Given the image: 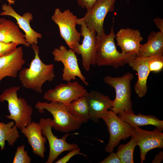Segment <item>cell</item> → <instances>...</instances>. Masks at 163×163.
Instances as JSON below:
<instances>
[{
  "mask_svg": "<svg viewBox=\"0 0 163 163\" xmlns=\"http://www.w3.org/2000/svg\"><path fill=\"white\" fill-rule=\"evenodd\" d=\"M34 53L29 68L21 69L19 76L24 87L33 90L40 93L42 92V87L44 82L52 81L55 77L53 64H46L42 61L39 56V47L37 44L31 45Z\"/></svg>",
  "mask_w": 163,
  "mask_h": 163,
  "instance_id": "1",
  "label": "cell"
},
{
  "mask_svg": "<svg viewBox=\"0 0 163 163\" xmlns=\"http://www.w3.org/2000/svg\"><path fill=\"white\" fill-rule=\"evenodd\" d=\"M112 25L110 33H104L97 39L95 65L98 66H112L118 68L128 64L136 56V54H123L119 52L116 46L114 38L115 35Z\"/></svg>",
  "mask_w": 163,
  "mask_h": 163,
  "instance_id": "2",
  "label": "cell"
},
{
  "mask_svg": "<svg viewBox=\"0 0 163 163\" xmlns=\"http://www.w3.org/2000/svg\"><path fill=\"white\" fill-rule=\"evenodd\" d=\"M20 87L15 86L5 89L0 94V101L2 103L5 101L8 102L10 115L5 117L14 120L17 127L21 129L32 122L33 109L25 99L18 97L17 91Z\"/></svg>",
  "mask_w": 163,
  "mask_h": 163,
  "instance_id": "3",
  "label": "cell"
},
{
  "mask_svg": "<svg viewBox=\"0 0 163 163\" xmlns=\"http://www.w3.org/2000/svg\"><path fill=\"white\" fill-rule=\"evenodd\" d=\"M35 107L40 113H44L45 109L52 115V128L56 130L68 133L79 129L81 126V122L70 114L67 105L62 103L39 101Z\"/></svg>",
  "mask_w": 163,
  "mask_h": 163,
  "instance_id": "4",
  "label": "cell"
},
{
  "mask_svg": "<svg viewBox=\"0 0 163 163\" xmlns=\"http://www.w3.org/2000/svg\"><path fill=\"white\" fill-rule=\"evenodd\" d=\"M133 78L132 73L127 72L121 77H113L108 75L103 78L105 83L115 90L116 97L113 101V106L110 109L116 114L123 111H129L134 113L131 100V81Z\"/></svg>",
  "mask_w": 163,
  "mask_h": 163,
  "instance_id": "5",
  "label": "cell"
},
{
  "mask_svg": "<svg viewBox=\"0 0 163 163\" xmlns=\"http://www.w3.org/2000/svg\"><path fill=\"white\" fill-rule=\"evenodd\" d=\"M77 24L81 26V36L83 37L82 43H76L72 49L74 53L82 57L83 68L89 71L91 65H95L97 49L96 32L88 28L83 18H78Z\"/></svg>",
  "mask_w": 163,
  "mask_h": 163,
  "instance_id": "6",
  "label": "cell"
},
{
  "mask_svg": "<svg viewBox=\"0 0 163 163\" xmlns=\"http://www.w3.org/2000/svg\"><path fill=\"white\" fill-rule=\"evenodd\" d=\"M101 118L106 124L110 135L105 150L110 153L114 151L121 140H125L132 136L133 127L111 110H108Z\"/></svg>",
  "mask_w": 163,
  "mask_h": 163,
  "instance_id": "7",
  "label": "cell"
},
{
  "mask_svg": "<svg viewBox=\"0 0 163 163\" xmlns=\"http://www.w3.org/2000/svg\"><path fill=\"white\" fill-rule=\"evenodd\" d=\"M51 19L58 26L61 37L69 48L72 49L80 41L81 33L76 28L78 18L69 10L63 12L56 8Z\"/></svg>",
  "mask_w": 163,
  "mask_h": 163,
  "instance_id": "8",
  "label": "cell"
},
{
  "mask_svg": "<svg viewBox=\"0 0 163 163\" xmlns=\"http://www.w3.org/2000/svg\"><path fill=\"white\" fill-rule=\"evenodd\" d=\"M117 0H97L83 18L89 29L96 32L97 39L105 33L104 21L107 14L114 10Z\"/></svg>",
  "mask_w": 163,
  "mask_h": 163,
  "instance_id": "9",
  "label": "cell"
},
{
  "mask_svg": "<svg viewBox=\"0 0 163 163\" xmlns=\"http://www.w3.org/2000/svg\"><path fill=\"white\" fill-rule=\"evenodd\" d=\"M52 120L50 118H41L38 123L40 126L42 135L46 137L50 146L49 154L46 163H53L62 152L65 151H71L78 148L77 144L69 143L66 141L70 135L66 134L61 139H58L53 133Z\"/></svg>",
  "mask_w": 163,
  "mask_h": 163,
  "instance_id": "10",
  "label": "cell"
},
{
  "mask_svg": "<svg viewBox=\"0 0 163 163\" xmlns=\"http://www.w3.org/2000/svg\"><path fill=\"white\" fill-rule=\"evenodd\" d=\"M55 61L61 62L64 66L62 79L67 82L72 80H75L78 77L86 86L89 85L86 78L82 75L78 63L75 53L71 49L67 50L63 45L59 48H55L52 51Z\"/></svg>",
  "mask_w": 163,
  "mask_h": 163,
  "instance_id": "11",
  "label": "cell"
},
{
  "mask_svg": "<svg viewBox=\"0 0 163 163\" xmlns=\"http://www.w3.org/2000/svg\"><path fill=\"white\" fill-rule=\"evenodd\" d=\"M87 92L77 81L61 83L46 91L43 98L48 101L62 103L67 105L73 101L84 96Z\"/></svg>",
  "mask_w": 163,
  "mask_h": 163,
  "instance_id": "12",
  "label": "cell"
},
{
  "mask_svg": "<svg viewBox=\"0 0 163 163\" xmlns=\"http://www.w3.org/2000/svg\"><path fill=\"white\" fill-rule=\"evenodd\" d=\"M131 136L136 139L139 147L141 163L145 161L149 151L155 148H163V133L157 128L149 131L139 127L133 128Z\"/></svg>",
  "mask_w": 163,
  "mask_h": 163,
  "instance_id": "13",
  "label": "cell"
},
{
  "mask_svg": "<svg viewBox=\"0 0 163 163\" xmlns=\"http://www.w3.org/2000/svg\"><path fill=\"white\" fill-rule=\"evenodd\" d=\"M84 96L87 102L91 120L97 123L99 119L113 105V101L109 97L98 91H87Z\"/></svg>",
  "mask_w": 163,
  "mask_h": 163,
  "instance_id": "14",
  "label": "cell"
},
{
  "mask_svg": "<svg viewBox=\"0 0 163 163\" xmlns=\"http://www.w3.org/2000/svg\"><path fill=\"white\" fill-rule=\"evenodd\" d=\"M2 9L3 11L0 13V15L10 16L14 18L17 20L19 27L24 32L25 39L28 43L31 45L38 44V39L41 38L42 35L36 32L31 27L30 23L33 19L31 13L27 12L21 16L18 14L10 5H2Z\"/></svg>",
  "mask_w": 163,
  "mask_h": 163,
  "instance_id": "15",
  "label": "cell"
},
{
  "mask_svg": "<svg viewBox=\"0 0 163 163\" xmlns=\"http://www.w3.org/2000/svg\"><path fill=\"white\" fill-rule=\"evenodd\" d=\"M25 63L21 46L17 47L11 54L0 57V84L6 77L16 78Z\"/></svg>",
  "mask_w": 163,
  "mask_h": 163,
  "instance_id": "16",
  "label": "cell"
},
{
  "mask_svg": "<svg viewBox=\"0 0 163 163\" xmlns=\"http://www.w3.org/2000/svg\"><path fill=\"white\" fill-rule=\"evenodd\" d=\"M117 45L121 49V53L137 54L140 42L143 38L138 30L129 28H122L115 35Z\"/></svg>",
  "mask_w": 163,
  "mask_h": 163,
  "instance_id": "17",
  "label": "cell"
},
{
  "mask_svg": "<svg viewBox=\"0 0 163 163\" xmlns=\"http://www.w3.org/2000/svg\"><path fill=\"white\" fill-rule=\"evenodd\" d=\"M21 130V133L27 138L34 154L43 158L46 150L45 144L47 139L46 137L43 136L41 129L39 123L31 122Z\"/></svg>",
  "mask_w": 163,
  "mask_h": 163,
  "instance_id": "18",
  "label": "cell"
},
{
  "mask_svg": "<svg viewBox=\"0 0 163 163\" xmlns=\"http://www.w3.org/2000/svg\"><path fill=\"white\" fill-rule=\"evenodd\" d=\"M128 64L137 72L138 79L134 89L139 97H143L147 92V80L150 72L148 65L147 57H136Z\"/></svg>",
  "mask_w": 163,
  "mask_h": 163,
  "instance_id": "19",
  "label": "cell"
},
{
  "mask_svg": "<svg viewBox=\"0 0 163 163\" xmlns=\"http://www.w3.org/2000/svg\"><path fill=\"white\" fill-rule=\"evenodd\" d=\"M0 41L14 42L27 47L30 45L18 26L11 21L4 18L0 19Z\"/></svg>",
  "mask_w": 163,
  "mask_h": 163,
  "instance_id": "20",
  "label": "cell"
},
{
  "mask_svg": "<svg viewBox=\"0 0 163 163\" xmlns=\"http://www.w3.org/2000/svg\"><path fill=\"white\" fill-rule=\"evenodd\" d=\"M123 121L135 128L147 125L155 126L160 131L163 129V121L152 115H145L139 113L135 115L129 111H123L118 114Z\"/></svg>",
  "mask_w": 163,
  "mask_h": 163,
  "instance_id": "21",
  "label": "cell"
},
{
  "mask_svg": "<svg viewBox=\"0 0 163 163\" xmlns=\"http://www.w3.org/2000/svg\"><path fill=\"white\" fill-rule=\"evenodd\" d=\"M163 55V34L159 31H152L149 35L147 42L141 44L136 57H147Z\"/></svg>",
  "mask_w": 163,
  "mask_h": 163,
  "instance_id": "22",
  "label": "cell"
},
{
  "mask_svg": "<svg viewBox=\"0 0 163 163\" xmlns=\"http://www.w3.org/2000/svg\"><path fill=\"white\" fill-rule=\"evenodd\" d=\"M67 106L70 114L82 124L87 123L90 120L89 107L84 96L73 101Z\"/></svg>",
  "mask_w": 163,
  "mask_h": 163,
  "instance_id": "23",
  "label": "cell"
},
{
  "mask_svg": "<svg viewBox=\"0 0 163 163\" xmlns=\"http://www.w3.org/2000/svg\"><path fill=\"white\" fill-rule=\"evenodd\" d=\"M13 121L7 123L0 122V146L1 151L4 149L5 141L10 146L14 144L20 137L19 132Z\"/></svg>",
  "mask_w": 163,
  "mask_h": 163,
  "instance_id": "24",
  "label": "cell"
},
{
  "mask_svg": "<svg viewBox=\"0 0 163 163\" xmlns=\"http://www.w3.org/2000/svg\"><path fill=\"white\" fill-rule=\"evenodd\" d=\"M130 140L125 144L120 145L117 153L122 163H133V153L135 148L137 145L136 139L131 136Z\"/></svg>",
  "mask_w": 163,
  "mask_h": 163,
  "instance_id": "25",
  "label": "cell"
},
{
  "mask_svg": "<svg viewBox=\"0 0 163 163\" xmlns=\"http://www.w3.org/2000/svg\"><path fill=\"white\" fill-rule=\"evenodd\" d=\"M148 65L150 72H158L163 68V55H155L147 57Z\"/></svg>",
  "mask_w": 163,
  "mask_h": 163,
  "instance_id": "26",
  "label": "cell"
},
{
  "mask_svg": "<svg viewBox=\"0 0 163 163\" xmlns=\"http://www.w3.org/2000/svg\"><path fill=\"white\" fill-rule=\"evenodd\" d=\"M24 144L18 146L13 161V163H30L31 159L27 154V151L24 150Z\"/></svg>",
  "mask_w": 163,
  "mask_h": 163,
  "instance_id": "27",
  "label": "cell"
},
{
  "mask_svg": "<svg viewBox=\"0 0 163 163\" xmlns=\"http://www.w3.org/2000/svg\"><path fill=\"white\" fill-rule=\"evenodd\" d=\"M18 44L14 42L0 41V57L8 55L14 52Z\"/></svg>",
  "mask_w": 163,
  "mask_h": 163,
  "instance_id": "28",
  "label": "cell"
},
{
  "mask_svg": "<svg viewBox=\"0 0 163 163\" xmlns=\"http://www.w3.org/2000/svg\"><path fill=\"white\" fill-rule=\"evenodd\" d=\"M80 149L77 148L73 149L63 157L59 159L55 163H66L68 162L71 157L76 155H81L85 157H86V156L85 155L80 153Z\"/></svg>",
  "mask_w": 163,
  "mask_h": 163,
  "instance_id": "29",
  "label": "cell"
},
{
  "mask_svg": "<svg viewBox=\"0 0 163 163\" xmlns=\"http://www.w3.org/2000/svg\"><path fill=\"white\" fill-rule=\"evenodd\" d=\"M100 163H122L117 153L112 152L106 158L101 161Z\"/></svg>",
  "mask_w": 163,
  "mask_h": 163,
  "instance_id": "30",
  "label": "cell"
},
{
  "mask_svg": "<svg viewBox=\"0 0 163 163\" xmlns=\"http://www.w3.org/2000/svg\"><path fill=\"white\" fill-rule=\"evenodd\" d=\"M97 0H76L78 5L83 8L89 10Z\"/></svg>",
  "mask_w": 163,
  "mask_h": 163,
  "instance_id": "31",
  "label": "cell"
},
{
  "mask_svg": "<svg viewBox=\"0 0 163 163\" xmlns=\"http://www.w3.org/2000/svg\"><path fill=\"white\" fill-rule=\"evenodd\" d=\"M157 28H158L160 32L163 34V20L162 19L157 17L153 20Z\"/></svg>",
  "mask_w": 163,
  "mask_h": 163,
  "instance_id": "32",
  "label": "cell"
},
{
  "mask_svg": "<svg viewBox=\"0 0 163 163\" xmlns=\"http://www.w3.org/2000/svg\"><path fill=\"white\" fill-rule=\"evenodd\" d=\"M163 159V152L160 151L157 154L155 155L152 163H160L162 161Z\"/></svg>",
  "mask_w": 163,
  "mask_h": 163,
  "instance_id": "33",
  "label": "cell"
},
{
  "mask_svg": "<svg viewBox=\"0 0 163 163\" xmlns=\"http://www.w3.org/2000/svg\"><path fill=\"white\" fill-rule=\"evenodd\" d=\"M8 2L9 5H10L11 4H14V1L13 0H7Z\"/></svg>",
  "mask_w": 163,
  "mask_h": 163,
  "instance_id": "34",
  "label": "cell"
},
{
  "mask_svg": "<svg viewBox=\"0 0 163 163\" xmlns=\"http://www.w3.org/2000/svg\"><path fill=\"white\" fill-rule=\"evenodd\" d=\"M127 1L129 2V0H126Z\"/></svg>",
  "mask_w": 163,
  "mask_h": 163,
  "instance_id": "35",
  "label": "cell"
}]
</instances>
